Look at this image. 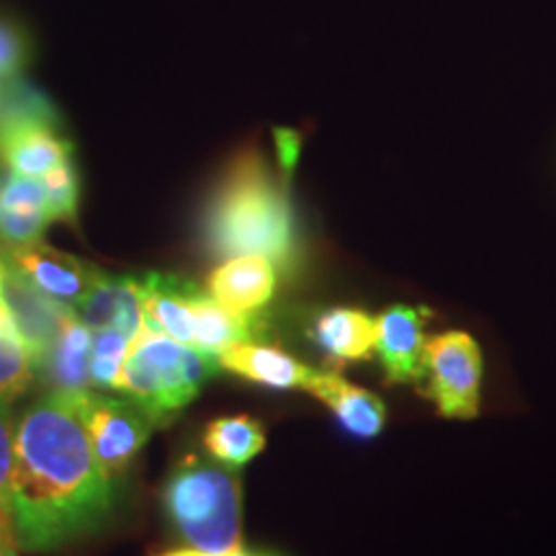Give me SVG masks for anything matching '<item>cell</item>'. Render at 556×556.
Here are the masks:
<instances>
[{
  "mask_svg": "<svg viewBox=\"0 0 556 556\" xmlns=\"http://www.w3.org/2000/svg\"><path fill=\"white\" fill-rule=\"evenodd\" d=\"M116 505V482L90 446L73 397L45 394L13 435V536L26 552H54L96 533Z\"/></svg>",
  "mask_w": 556,
  "mask_h": 556,
  "instance_id": "6da1fadb",
  "label": "cell"
},
{
  "mask_svg": "<svg viewBox=\"0 0 556 556\" xmlns=\"http://www.w3.org/2000/svg\"><path fill=\"white\" fill-rule=\"evenodd\" d=\"M204 245L214 258L263 255L278 268H291L299 255V229L287 186L258 150H245L229 163L204 208Z\"/></svg>",
  "mask_w": 556,
  "mask_h": 556,
  "instance_id": "7a4b0ae2",
  "label": "cell"
},
{
  "mask_svg": "<svg viewBox=\"0 0 556 556\" xmlns=\"http://www.w3.org/2000/svg\"><path fill=\"white\" fill-rule=\"evenodd\" d=\"M160 503L180 544L208 554L240 548L242 490L238 469L214 458H180L165 479Z\"/></svg>",
  "mask_w": 556,
  "mask_h": 556,
  "instance_id": "3957f363",
  "label": "cell"
},
{
  "mask_svg": "<svg viewBox=\"0 0 556 556\" xmlns=\"http://www.w3.org/2000/svg\"><path fill=\"white\" fill-rule=\"evenodd\" d=\"M217 371L219 361L214 356L144 325L129 348L116 389L135 400L160 426L197 400Z\"/></svg>",
  "mask_w": 556,
  "mask_h": 556,
  "instance_id": "277c9868",
  "label": "cell"
},
{
  "mask_svg": "<svg viewBox=\"0 0 556 556\" xmlns=\"http://www.w3.org/2000/svg\"><path fill=\"white\" fill-rule=\"evenodd\" d=\"M73 157L58 111L29 86H13L0 103V165L29 178H45Z\"/></svg>",
  "mask_w": 556,
  "mask_h": 556,
  "instance_id": "5b68a950",
  "label": "cell"
},
{
  "mask_svg": "<svg viewBox=\"0 0 556 556\" xmlns=\"http://www.w3.org/2000/svg\"><path fill=\"white\" fill-rule=\"evenodd\" d=\"M73 400L88 430L90 446L116 482L135 464L139 451L148 446L155 422L131 397L86 392Z\"/></svg>",
  "mask_w": 556,
  "mask_h": 556,
  "instance_id": "8992f818",
  "label": "cell"
},
{
  "mask_svg": "<svg viewBox=\"0 0 556 556\" xmlns=\"http://www.w3.org/2000/svg\"><path fill=\"white\" fill-rule=\"evenodd\" d=\"M426 374H430L441 415L469 420L479 413L482 392V353L467 332H443L426 345Z\"/></svg>",
  "mask_w": 556,
  "mask_h": 556,
  "instance_id": "52a82bcc",
  "label": "cell"
},
{
  "mask_svg": "<svg viewBox=\"0 0 556 556\" xmlns=\"http://www.w3.org/2000/svg\"><path fill=\"white\" fill-rule=\"evenodd\" d=\"M0 291H3L5 307L11 312L16 336L26 351H29L34 368L39 371L45 358L50 356L54 338H58L62 328V319L73 309L62 307V304L47 296L45 291H39L3 255H0Z\"/></svg>",
  "mask_w": 556,
  "mask_h": 556,
  "instance_id": "ba28073f",
  "label": "cell"
},
{
  "mask_svg": "<svg viewBox=\"0 0 556 556\" xmlns=\"http://www.w3.org/2000/svg\"><path fill=\"white\" fill-rule=\"evenodd\" d=\"M75 315L90 332L116 328L135 340L144 328V312L139 302V276L90 274L88 289L75 307Z\"/></svg>",
  "mask_w": 556,
  "mask_h": 556,
  "instance_id": "9c48e42d",
  "label": "cell"
},
{
  "mask_svg": "<svg viewBox=\"0 0 556 556\" xmlns=\"http://www.w3.org/2000/svg\"><path fill=\"white\" fill-rule=\"evenodd\" d=\"M426 315L415 307H392L377 319L374 351L392 384H413L426 377Z\"/></svg>",
  "mask_w": 556,
  "mask_h": 556,
  "instance_id": "30bf717a",
  "label": "cell"
},
{
  "mask_svg": "<svg viewBox=\"0 0 556 556\" xmlns=\"http://www.w3.org/2000/svg\"><path fill=\"white\" fill-rule=\"evenodd\" d=\"M52 225L50 201L41 178H29L0 165V242L26 248L41 242Z\"/></svg>",
  "mask_w": 556,
  "mask_h": 556,
  "instance_id": "8fae6325",
  "label": "cell"
},
{
  "mask_svg": "<svg viewBox=\"0 0 556 556\" xmlns=\"http://www.w3.org/2000/svg\"><path fill=\"white\" fill-rule=\"evenodd\" d=\"M3 258L16 266L39 291L73 312L86 294L90 274H93V268H88L83 261L60 253L45 242H34L26 248H3Z\"/></svg>",
  "mask_w": 556,
  "mask_h": 556,
  "instance_id": "7c38bea8",
  "label": "cell"
},
{
  "mask_svg": "<svg viewBox=\"0 0 556 556\" xmlns=\"http://www.w3.org/2000/svg\"><path fill=\"white\" fill-rule=\"evenodd\" d=\"M199 294L197 283L176 274L139 276V302H142L144 325L163 332L178 343L193 348L191 302Z\"/></svg>",
  "mask_w": 556,
  "mask_h": 556,
  "instance_id": "4fadbf2b",
  "label": "cell"
},
{
  "mask_svg": "<svg viewBox=\"0 0 556 556\" xmlns=\"http://www.w3.org/2000/svg\"><path fill=\"white\" fill-rule=\"evenodd\" d=\"M278 266L263 255H235L208 276V294L227 309L255 315L274 299Z\"/></svg>",
  "mask_w": 556,
  "mask_h": 556,
  "instance_id": "5bb4252c",
  "label": "cell"
},
{
  "mask_svg": "<svg viewBox=\"0 0 556 556\" xmlns=\"http://www.w3.org/2000/svg\"><path fill=\"white\" fill-rule=\"evenodd\" d=\"M90 345H93V332L80 323L75 312L62 319V328L54 338L50 356L37 371L50 387V392L62 397H80L90 392Z\"/></svg>",
  "mask_w": 556,
  "mask_h": 556,
  "instance_id": "9a60e30c",
  "label": "cell"
},
{
  "mask_svg": "<svg viewBox=\"0 0 556 556\" xmlns=\"http://www.w3.org/2000/svg\"><path fill=\"white\" fill-rule=\"evenodd\" d=\"M304 389L315 394V397L338 417V422L348 430V433L358 438H374L384 430V402H381L377 394L368 392V389H361L356 384H351V381H345L340 374L312 371V377Z\"/></svg>",
  "mask_w": 556,
  "mask_h": 556,
  "instance_id": "2e32d148",
  "label": "cell"
},
{
  "mask_svg": "<svg viewBox=\"0 0 556 556\" xmlns=\"http://www.w3.org/2000/svg\"><path fill=\"white\" fill-rule=\"evenodd\" d=\"M219 368L238 374L253 384L270 389H304L315 368L289 356L287 351L261 343H238L219 353Z\"/></svg>",
  "mask_w": 556,
  "mask_h": 556,
  "instance_id": "e0dca14e",
  "label": "cell"
},
{
  "mask_svg": "<svg viewBox=\"0 0 556 556\" xmlns=\"http://www.w3.org/2000/svg\"><path fill=\"white\" fill-rule=\"evenodd\" d=\"M193 315V348L208 356L219 358L227 348L250 343L258 338V319L255 315L227 309L212 294H199L191 302Z\"/></svg>",
  "mask_w": 556,
  "mask_h": 556,
  "instance_id": "ac0fdd59",
  "label": "cell"
},
{
  "mask_svg": "<svg viewBox=\"0 0 556 556\" xmlns=\"http://www.w3.org/2000/svg\"><path fill=\"white\" fill-rule=\"evenodd\" d=\"M309 336L330 358L340 361V364L364 361L374 351L377 319L351 307L328 309L312 323Z\"/></svg>",
  "mask_w": 556,
  "mask_h": 556,
  "instance_id": "d6986e66",
  "label": "cell"
},
{
  "mask_svg": "<svg viewBox=\"0 0 556 556\" xmlns=\"http://www.w3.org/2000/svg\"><path fill=\"white\" fill-rule=\"evenodd\" d=\"M204 448L214 462L240 469L266 448V430L250 415L217 417L204 430Z\"/></svg>",
  "mask_w": 556,
  "mask_h": 556,
  "instance_id": "ffe728a7",
  "label": "cell"
},
{
  "mask_svg": "<svg viewBox=\"0 0 556 556\" xmlns=\"http://www.w3.org/2000/svg\"><path fill=\"white\" fill-rule=\"evenodd\" d=\"M131 343L135 340L116 328L93 332V345H90V381L96 387H119V377L124 371V364H127Z\"/></svg>",
  "mask_w": 556,
  "mask_h": 556,
  "instance_id": "44dd1931",
  "label": "cell"
},
{
  "mask_svg": "<svg viewBox=\"0 0 556 556\" xmlns=\"http://www.w3.org/2000/svg\"><path fill=\"white\" fill-rule=\"evenodd\" d=\"M47 189V201H50V217L52 222H65L75 225L78 222V201H80V178L75 168L73 157L60 163L58 168L47 173L41 178Z\"/></svg>",
  "mask_w": 556,
  "mask_h": 556,
  "instance_id": "7402d4cb",
  "label": "cell"
},
{
  "mask_svg": "<svg viewBox=\"0 0 556 556\" xmlns=\"http://www.w3.org/2000/svg\"><path fill=\"white\" fill-rule=\"evenodd\" d=\"M37 368L16 336L0 332V397L13 400L31 387Z\"/></svg>",
  "mask_w": 556,
  "mask_h": 556,
  "instance_id": "603a6c76",
  "label": "cell"
},
{
  "mask_svg": "<svg viewBox=\"0 0 556 556\" xmlns=\"http://www.w3.org/2000/svg\"><path fill=\"white\" fill-rule=\"evenodd\" d=\"M13 409L11 400L0 397V528L13 531L11 523V486H13Z\"/></svg>",
  "mask_w": 556,
  "mask_h": 556,
  "instance_id": "cb8c5ba5",
  "label": "cell"
},
{
  "mask_svg": "<svg viewBox=\"0 0 556 556\" xmlns=\"http://www.w3.org/2000/svg\"><path fill=\"white\" fill-rule=\"evenodd\" d=\"M24 65V41L9 24H0V78H13Z\"/></svg>",
  "mask_w": 556,
  "mask_h": 556,
  "instance_id": "d4e9b609",
  "label": "cell"
},
{
  "mask_svg": "<svg viewBox=\"0 0 556 556\" xmlns=\"http://www.w3.org/2000/svg\"><path fill=\"white\" fill-rule=\"evenodd\" d=\"M155 556H270V554H253V552H245V548H232V552H222V554H208V552H197V548H170V552H160Z\"/></svg>",
  "mask_w": 556,
  "mask_h": 556,
  "instance_id": "484cf974",
  "label": "cell"
},
{
  "mask_svg": "<svg viewBox=\"0 0 556 556\" xmlns=\"http://www.w3.org/2000/svg\"><path fill=\"white\" fill-rule=\"evenodd\" d=\"M0 332H9V336H16V328H13L11 312H9V307H5L3 291H0ZM16 338H18V336H16Z\"/></svg>",
  "mask_w": 556,
  "mask_h": 556,
  "instance_id": "4316f807",
  "label": "cell"
},
{
  "mask_svg": "<svg viewBox=\"0 0 556 556\" xmlns=\"http://www.w3.org/2000/svg\"><path fill=\"white\" fill-rule=\"evenodd\" d=\"M13 533H3L0 531V556H16L13 554Z\"/></svg>",
  "mask_w": 556,
  "mask_h": 556,
  "instance_id": "83f0119b",
  "label": "cell"
}]
</instances>
